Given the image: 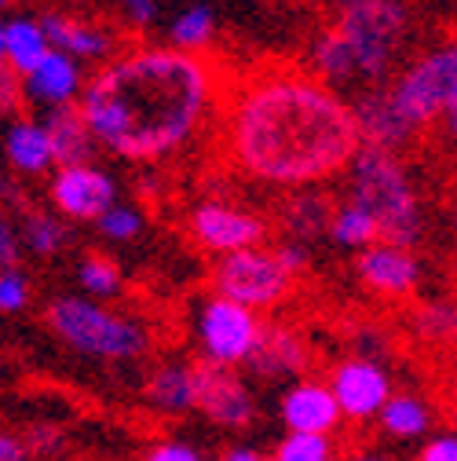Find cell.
Instances as JSON below:
<instances>
[{
	"mask_svg": "<svg viewBox=\"0 0 457 461\" xmlns=\"http://www.w3.org/2000/svg\"><path fill=\"white\" fill-rule=\"evenodd\" d=\"M223 161L274 191H311L359 158L355 106L304 63H271L231 81L220 110Z\"/></svg>",
	"mask_w": 457,
	"mask_h": 461,
	"instance_id": "6da1fadb",
	"label": "cell"
},
{
	"mask_svg": "<svg viewBox=\"0 0 457 461\" xmlns=\"http://www.w3.org/2000/svg\"><path fill=\"white\" fill-rule=\"evenodd\" d=\"M227 88L209 55L132 44L88 74L77 106L103 150L125 161H165L205 132Z\"/></svg>",
	"mask_w": 457,
	"mask_h": 461,
	"instance_id": "7a4b0ae2",
	"label": "cell"
},
{
	"mask_svg": "<svg viewBox=\"0 0 457 461\" xmlns=\"http://www.w3.org/2000/svg\"><path fill=\"white\" fill-rule=\"evenodd\" d=\"M345 176H348V202H355L373 216L381 242L403 249H414L421 242L425 212L403 158L377 147H363Z\"/></svg>",
	"mask_w": 457,
	"mask_h": 461,
	"instance_id": "3957f363",
	"label": "cell"
},
{
	"mask_svg": "<svg viewBox=\"0 0 457 461\" xmlns=\"http://www.w3.org/2000/svg\"><path fill=\"white\" fill-rule=\"evenodd\" d=\"M329 23L352 51L363 92H373L395 81L391 74L410 33L407 5H395V0H352V5H340Z\"/></svg>",
	"mask_w": 457,
	"mask_h": 461,
	"instance_id": "277c9868",
	"label": "cell"
},
{
	"mask_svg": "<svg viewBox=\"0 0 457 461\" xmlns=\"http://www.w3.org/2000/svg\"><path fill=\"white\" fill-rule=\"evenodd\" d=\"M44 322L67 348L92 359H139L150 348V330L143 322L110 312L92 297H55Z\"/></svg>",
	"mask_w": 457,
	"mask_h": 461,
	"instance_id": "5b68a950",
	"label": "cell"
},
{
	"mask_svg": "<svg viewBox=\"0 0 457 461\" xmlns=\"http://www.w3.org/2000/svg\"><path fill=\"white\" fill-rule=\"evenodd\" d=\"M391 92L410 113V122L425 132L428 125H443L457 113V41L435 44L410 59L395 74Z\"/></svg>",
	"mask_w": 457,
	"mask_h": 461,
	"instance_id": "8992f818",
	"label": "cell"
},
{
	"mask_svg": "<svg viewBox=\"0 0 457 461\" xmlns=\"http://www.w3.org/2000/svg\"><path fill=\"white\" fill-rule=\"evenodd\" d=\"M297 278L300 275H293L282 264L278 249L256 246V249L220 257L212 267V290H216V297L235 301L260 315V312H271L290 301V294L297 290Z\"/></svg>",
	"mask_w": 457,
	"mask_h": 461,
	"instance_id": "52a82bcc",
	"label": "cell"
},
{
	"mask_svg": "<svg viewBox=\"0 0 457 461\" xmlns=\"http://www.w3.org/2000/svg\"><path fill=\"white\" fill-rule=\"evenodd\" d=\"M260 337H264V322L256 312L223 297H212L202 304V315H198L202 363L235 370L238 363L253 359V352L260 348Z\"/></svg>",
	"mask_w": 457,
	"mask_h": 461,
	"instance_id": "ba28073f",
	"label": "cell"
},
{
	"mask_svg": "<svg viewBox=\"0 0 457 461\" xmlns=\"http://www.w3.org/2000/svg\"><path fill=\"white\" fill-rule=\"evenodd\" d=\"M187 235L220 257H231L242 249H256L267 242L271 235V223L256 212H246L238 205H227V202H202L191 209L187 216Z\"/></svg>",
	"mask_w": 457,
	"mask_h": 461,
	"instance_id": "9c48e42d",
	"label": "cell"
},
{
	"mask_svg": "<svg viewBox=\"0 0 457 461\" xmlns=\"http://www.w3.org/2000/svg\"><path fill=\"white\" fill-rule=\"evenodd\" d=\"M329 388L340 402V414L352 421H370L381 418L391 402V377L377 359H345L329 374Z\"/></svg>",
	"mask_w": 457,
	"mask_h": 461,
	"instance_id": "30bf717a",
	"label": "cell"
},
{
	"mask_svg": "<svg viewBox=\"0 0 457 461\" xmlns=\"http://www.w3.org/2000/svg\"><path fill=\"white\" fill-rule=\"evenodd\" d=\"M48 198L67 220H103L118 198V184L113 176H106L95 165H74V168H59L48 184Z\"/></svg>",
	"mask_w": 457,
	"mask_h": 461,
	"instance_id": "8fae6325",
	"label": "cell"
},
{
	"mask_svg": "<svg viewBox=\"0 0 457 461\" xmlns=\"http://www.w3.org/2000/svg\"><path fill=\"white\" fill-rule=\"evenodd\" d=\"M352 106H355L359 132H363V143L366 147H377V150H388V154H403L421 136V129L410 122V113L399 106L391 85L355 95Z\"/></svg>",
	"mask_w": 457,
	"mask_h": 461,
	"instance_id": "7c38bea8",
	"label": "cell"
},
{
	"mask_svg": "<svg viewBox=\"0 0 457 461\" xmlns=\"http://www.w3.org/2000/svg\"><path fill=\"white\" fill-rule=\"evenodd\" d=\"M355 275L370 294L388 297V301H403L417 290L421 282V260L414 257V249L403 246H388L377 242L370 249H363L355 257Z\"/></svg>",
	"mask_w": 457,
	"mask_h": 461,
	"instance_id": "4fadbf2b",
	"label": "cell"
},
{
	"mask_svg": "<svg viewBox=\"0 0 457 461\" xmlns=\"http://www.w3.org/2000/svg\"><path fill=\"white\" fill-rule=\"evenodd\" d=\"M198 411L223 429H246L256 418V402L235 370L198 363Z\"/></svg>",
	"mask_w": 457,
	"mask_h": 461,
	"instance_id": "5bb4252c",
	"label": "cell"
},
{
	"mask_svg": "<svg viewBox=\"0 0 457 461\" xmlns=\"http://www.w3.org/2000/svg\"><path fill=\"white\" fill-rule=\"evenodd\" d=\"M40 23H44V33H48L51 48L63 51V55H74L77 63L92 59V63L103 67L118 55V37H113L110 26H103L95 19L70 15V12H44Z\"/></svg>",
	"mask_w": 457,
	"mask_h": 461,
	"instance_id": "9a60e30c",
	"label": "cell"
},
{
	"mask_svg": "<svg viewBox=\"0 0 457 461\" xmlns=\"http://www.w3.org/2000/svg\"><path fill=\"white\" fill-rule=\"evenodd\" d=\"M278 414H282L285 429H290V436H329L336 429V421L345 418L333 388L322 381H297L282 395Z\"/></svg>",
	"mask_w": 457,
	"mask_h": 461,
	"instance_id": "2e32d148",
	"label": "cell"
},
{
	"mask_svg": "<svg viewBox=\"0 0 457 461\" xmlns=\"http://www.w3.org/2000/svg\"><path fill=\"white\" fill-rule=\"evenodd\" d=\"M88 77L81 70V63L74 59V55H63V51H48L44 63L22 77V92L30 103H40L48 110H59V106H74V99L85 92ZM81 103V99H77Z\"/></svg>",
	"mask_w": 457,
	"mask_h": 461,
	"instance_id": "e0dca14e",
	"label": "cell"
},
{
	"mask_svg": "<svg viewBox=\"0 0 457 461\" xmlns=\"http://www.w3.org/2000/svg\"><path fill=\"white\" fill-rule=\"evenodd\" d=\"M256 377H293V374H308L311 370V344L282 322H264V337L260 348L253 352V359L246 363Z\"/></svg>",
	"mask_w": 457,
	"mask_h": 461,
	"instance_id": "ac0fdd59",
	"label": "cell"
},
{
	"mask_svg": "<svg viewBox=\"0 0 457 461\" xmlns=\"http://www.w3.org/2000/svg\"><path fill=\"white\" fill-rule=\"evenodd\" d=\"M48 51H51V41H48L40 19L8 15L4 23H0V63H4L12 74L30 77L44 63Z\"/></svg>",
	"mask_w": 457,
	"mask_h": 461,
	"instance_id": "d6986e66",
	"label": "cell"
},
{
	"mask_svg": "<svg viewBox=\"0 0 457 461\" xmlns=\"http://www.w3.org/2000/svg\"><path fill=\"white\" fill-rule=\"evenodd\" d=\"M44 129L51 136V147H55V161L59 168H74V165H92L95 150H103L85 122L81 106H59V110H48L44 118Z\"/></svg>",
	"mask_w": 457,
	"mask_h": 461,
	"instance_id": "ffe728a7",
	"label": "cell"
},
{
	"mask_svg": "<svg viewBox=\"0 0 457 461\" xmlns=\"http://www.w3.org/2000/svg\"><path fill=\"white\" fill-rule=\"evenodd\" d=\"M147 402L161 414H184L198 407V366L187 363H165L150 374L143 388Z\"/></svg>",
	"mask_w": 457,
	"mask_h": 461,
	"instance_id": "44dd1931",
	"label": "cell"
},
{
	"mask_svg": "<svg viewBox=\"0 0 457 461\" xmlns=\"http://www.w3.org/2000/svg\"><path fill=\"white\" fill-rule=\"evenodd\" d=\"M336 216V205L322 191H300L282 205V223H285V242L308 246L318 235H329Z\"/></svg>",
	"mask_w": 457,
	"mask_h": 461,
	"instance_id": "7402d4cb",
	"label": "cell"
},
{
	"mask_svg": "<svg viewBox=\"0 0 457 461\" xmlns=\"http://www.w3.org/2000/svg\"><path fill=\"white\" fill-rule=\"evenodd\" d=\"M4 150H8L12 168L26 172V176H40V172H48L51 165H59L55 161V147H51V136H48L44 122H30V118L12 122Z\"/></svg>",
	"mask_w": 457,
	"mask_h": 461,
	"instance_id": "603a6c76",
	"label": "cell"
},
{
	"mask_svg": "<svg viewBox=\"0 0 457 461\" xmlns=\"http://www.w3.org/2000/svg\"><path fill=\"white\" fill-rule=\"evenodd\" d=\"M381 429L395 439H417L432 429V407L414 392H399L381 414Z\"/></svg>",
	"mask_w": 457,
	"mask_h": 461,
	"instance_id": "cb8c5ba5",
	"label": "cell"
},
{
	"mask_svg": "<svg viewBox=\"0 0 457 461\" xmlns=\"http://www.w3.org/2000/svg\"><path fill=\"white\" fill-rule=\"evenodd\" d=\"M212 37H216V12L209 5H191L168 23V44L180 48V51L205 55Z\"/></svg>",
	"mask_w": 457,
	"mask_h": 461,
	"instance_id": "d4e9b609",
	"label": "cell"
},
{
	"mask_svg": "<svg viewBox=\"0 0 457 461\" xmlns=\"http://www.w3.org/2000/svg\"><path fill=\"white\" fill-rule=\"evenodd\" d=\"M329 239L345 249H370L381 242V230L373 223V216L366 209H359L355 202H345L336 205V216H333V227H329Z\"/></svg>",
	"mask_w": 457,
	"mask_h": 461,
	"instance_id": "484cf974",
	"label": "cell"
},
{
	"mask_svg": "<svg viewBox=\"0 0 457 461\" xmlns=\"http://www.w3.org/2000/svg\"><path fill=\"white\" fill-rule=\"evenodd\" d=\"M22 242H26V249L30 253H37V257H55L63 246H67V223L59 220V216H51V212H37V209H30L26 216H22Z\"/></svg>",
	"mask_w": 457,
	"mask_h": 461,
	"instance_id": "4316f807",
	"label": "cell"
},
{
	"mask_svg": "<svg viewBox=\"0 0 457 461\" xmlns=\"http://www.w3.org/2000/svg\"><path fill=\"white\" fill-rule=\"evenodd\" d=\"M77 285L92 297V301H110L121 294V271L113 260H106L103 253H88L77 264Z\"/></svg>",
	"mask_w": 457,
	"mask_h": 461,
	"instance_id": "83f0119b",
	"label": "cell"
},
{
	"mask_svg": "<svg viewBox=\"0 0 457 461\" xmlns=\"http://www.w3.org/2000/svg\"><path fill=\"white\" fill-rule=\"evenodd\" d=\"M414 330L421 340L428 344H446V340H457V304L453 301H428V304H417L414 312Z\"/></svg>",
	"mask_w": 457,
	"mask_h": 461,
	"instance_id": "f1b7e54d",
	"label": "cell"
},
{
	"mask_svg": "<svg viewBox=\"0 0 457 461\" xmlns=\"http://www.w3.org/2000/svg\"><path fill=\"white\" fill-rule=\"evenodd\" d=\"M329 436H285L274 450V461H329Z\"/></svg>",
	"mask_w": 457,
	"mask_h": 461,
	"instance_id": "f546056e",
	"label": "cell"
},
{
	"mask_svg": "<svg viewBox=\"0 0 457 461\" xmlns=\"http://www.w3.org/2000/svg\"><path fill=\"white\" fill-rule=\"evenodd\" d=\"M143 230V212L132 205H113L103 220H99V235L110 242H132Z\"/></svg>",
	"mask_w": 457,
	"mask_h": 461,
	"instance_id": "4dcf8cb0",
	"label": "cell"
},
{
	"mask_svg": "<svg viewBox=\"0 0 457 461\" xmlns=\"http://www.w3.org/2000/svg\"><path fill=\"white\" fill-rule=\"evenodd\" d=\"M30 304V278L22 267H8L0 271V312L4 315H15Z\"/></svg>",
	"mask_w": 457,
	"mask_h": 461,
	"instance_id": "1f68e13d",
	"label": "cell"
},
{
	"mask_svg": "<svg viewBox=\"0 0 457 461\" xmlns=\"http://www.w3.org/2000/svg\"><path fill=\"white\" fill-rule=\"evenodd\" d=\"M121 15H125V26L147 30V26H154L161 19V5H157V0H125Z\"/></svg>",
	"mask_w": 457,
	"mask_h": 461,
	"instance_id": "d6a6232c",
	"label": "cell"
},
{
	"mask_svg": "<svg viewBox=\"0 0 457 461\" xmlns=\"http://www.w3.org/2000/svg\"><path fill=\"white\" fill-rule=\"evenodd\" d=\"M417 461H457V432H443V436H432Z\"/></svg>",
	"mask_w": 457,
	"mask_h": 461,
	"instance_id": "836d02e7",
	"label": "cell"
},
{
	"mask_svg": "<svg viewBox=\"0 0 457 461\" xmlns=\"http://www.w3.org/2000/svg\"><path fill=\"white\" fill-rule=\"evenodd\" d=\"M143 461H202V454L187 443H157Z\"/></svg>",
	"mask_w": 457,
	"mask_h": 461,
	"instance_id": "e575fe53",
	"label": "cell"
},
{
	"mask_svg": "<svg viewBox=\"0 0 457 461\" xmlns=\"http://www.w3.org/2000/svg\"><path fill=\"white\" fill-rule=\"evenodd\" d=\"M19 92H22L19 74H12L4 63H0V110L12 113V110H15V95H19Z\"/></svg>",
	"mask_w": 457,
	"mask_h": 461,
	"instance_id": "d590c367",
	"label": "cell"
},
{
	"mask_svg": "<svg viewBox=\"0 0 457 461\" xmlns=\"http://www.w3.org/2000/svg\"><path fill=\"white\" fill-rule=\"evenodd\" d=\"M0 264H4V271L19 267V246H15V223L12 220L0 223Z\"/></svg>",
	"mask_w": 457,
	"mask_h": 461,
	"instance_id": "8d00e7d4",
	"label": "cell"
},
{
	"mask_svg": "<svg viewBox=\"0 0 457 461\" xmlns=\"http://www.w3.org/2000/svg\"><path fill=\"white\" fill-rule=\"evenodd\" d=\"M0 461H30V447L26 439H19L15 432L0 436Z\"/></svg>",
	"mask_w": 457,
	"mask_h": 461,
	"instance_id": "74e56055",
	"label": "cell"
},
{
	"mask_svg": "<svg viewBox=\"0 0 457 461\" xmlns=\"http://www.w3.org/2000/svg\"><path fill=\"white\" fill-rule=\"evenodd\" d=\"M223 461H264V457L256 450H249V447H235V450L223 454Z\"/></svg>",
	"mask_w": 457,
	"mask_h": 461,
	"instance_id": "f35d334b",
	"label": "cell"
},
{
	"mask_svg": "<svg viewBox=\"0 0 457 461\" xmlns=\"http://www.w3.org/2000/svg\"><path fill=\"white\" fill-rule=\"evenodd\" d=\"M439 129H443V136H446V140H450V143L457 147V113H453V118H446V122H443Z\"/></svg>",
	"mask_w": 457,
	"mask_h": 461,
	"instance_id": "ab89813d",
	"label": "cell"
},
{
	"mask_svg": "<svg viewBox=\"0 0 457 461\" xmlns=\"http://www.w3.org/2000/svg\"><path fill=\"white\" fill-rule=\"evenodd\" d=\"M352 461H384V457H377V454H359V457H352Z\"/></svg>",
	"mask_w": 457,
	"mask_h": 461,
	"instance_id": "60d3db41",
	"label": "cell"
},
{
	"mask_svg": "<svg viewBox=\"0 0 457 461\" xmlns=\"http://www.w3.org/2000/svg\"><path fill=\"white\" fill-rule=\"evenodd\" d=\"M453 227H457V205H453Z\"/></svg>",
	"mask_w": 457,
	"mask_h": 461,
	"instance_id": "b9f144b4",
	"label": "cell"
},
{
	"mask_svg": "<svg viewBox=\"0 0 457 461\" xmlns=\"http://www.w3.org/2000/svg\"><path fill=\"white\" fill-rule=\"evenodd\" d=\"M453 421H457V411H453Z\"/></svg>",
	"mask_w": 457,
	"mask_h": 461,
	"instance_id": "7bdbcfd3",
	"label": "cell"
}]
</instances>
